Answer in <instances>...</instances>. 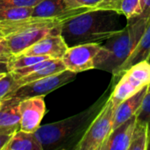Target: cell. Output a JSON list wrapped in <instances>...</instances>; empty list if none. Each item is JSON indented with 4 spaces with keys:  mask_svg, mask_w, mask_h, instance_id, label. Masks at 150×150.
<instances>
[{
    "mask_svg": "<svg viewBox=\"0 0 150 150\" xmlns=\"http://www.w3.org/2000/svg\"><path fill=\"white\" fill-rule=\"evenodd\" d=\"M115 11L93 8L64 20L61 35L68 47L105 42L124 26Z\"/></svg>",
    "mask_w": 150,
    "mask_h": 150,
    "instance_id": "obj_1",
    "label": "cell"
},
{
    "mask_svg": "<svg viewBox=\"0 0 150 150\" xmlns=\"http://www.w3.org/2000/svg\"><path fill=\"white\" fill-rule=\"evenodd\" d=\"M106 100L98 99L91 107L65 120L40 126L34 132L42 150H75L92 120Z\"/></svg>",
    "mask_w": 150,
    "mask_h": 150,
    "instance_id": "obj_2",
    "label": "cell"
},
{
    "mask_svg": "<svg viewBox=\"0 0 150 150\" xmlns=\"http://www.w3.org/2000/svg\"><path fill=\"white\" fill-rule=\"evenodd\" d=\"M148 24L149 18L142 17L127 20L126 26L102 45L103 48L97 57L95 69L113 74L132 54Z\"/></svg>",
    "mask_w": 150,
    "mask_h": 150,
    "instance_id": "obj_3",
    "label": "cell"
},
{
    "mask_svg": "<svg viewBox=\"0 0 150 150\" xmlns=\"http://www.w3.org/2000/svg\"><path fill=\"white\" fill-rule=\"evenodd\" d=\"M114 111L115 106L108 98L89 125L75 150H101L102 146L112 131Z\"/></svg>",
    "mask_w": 150,
    "mask_h": 150,
    "instance_id": "obj_4",
    "label": "cell"
},
{
    "mask_svg": "<svg viewBox=\"0 0 150 150\" xmlns=\"http://www.w3.org/2000/svg\"><path fill=\"white\" fill-rule=\"evenodd\" d=\"M115 84L109 98L115 108L124 100L134 95L150 83V63L138 62L127 69Z\"/></svg>",
    "mask_w": 150,
    "mask_h": 150,
    "instance_id": "obj_5",
    "label": "cell"
},
{
    "mask_svg": "<svg viewBox=\"0 0 150 150\" xmlns=\"http://www.w3.org/2000/svg\"><path fill=\"white\" fill-rule=\"evenodd\" d=\"M76 76V73L65 69L58 74L48 76L23 84L10 93L5 98H15L21 101L23 99L33 97H45L53 91L72 82Z\"/></svg>",
    "mask_w": 150,
    "mask_h": 150,
    "instance_id": "obj_6",
    "label": "cell"
},
{
    "mask_svg": "<svg viewBox=\"0 0 150 150\" xmlns=\"http://www.w3.org/2000/svg\"><path fill=\"white\" fill-rule=\"evenodd\" d=\"M102 48L103 46L98 43H86L69 47L62 61L66 69L76 74L95 69L97 57Z\"/></svg>",
    "mask_w": 150,
    "mask_h": 150,
    "instance_id": "obj_7",
    "label": "cell"
},
{
    "mask_svg": "<svg viewBox=\"0 0 150 150\" xmlns=\"http://www.w3.org/2000/svg\"><path fill=\"white\" fill-rule=\"evenodd\" d=\"M62 24L57 25H47L33 27L22 32L13 33L4 36L8 47L14 55L21 54L35 42L52 33H61Z\"/></svg>",
    "mask_w": 150,
    "mask_h": 150,
    "instance_id": "obj_8",
    "label": "cell"
},
{
    "mask_svg": "<svg viewBox=\"0 0 150 150\" xmlns=\"http://www.w3.org/2000/svg\"><path fill=\"white\" fill-rule=\"evenodd\" d=\"M20 129L29 133H34L40 126V122L46 113L44 97H33L23 99L19 102Z\"/></svg>",
    "mask_w": 150,
    "mask_h": 150,
    "instance_id": "obj_9",
    "label": "cell"
},
{
    "mask_svg": "<svg viewBox=\"0 0 150 150\" xmlns=\"http://www.w3.org/2000/svg\"><path fill=\"white\" fill-rule=\"evenodd\" d=\"M88 10L91 9L70 8L64 0H41L33 7L31 16L43 18H56L63 22L69 18H72Z\"/></svg>",
    "mask_w": 150,
    "mask_h": 150,
    "instance_id": "obj_10",
    "label": "cell"
},
{
    "mask_svg": "<svg viewBox=\"0 0 150 150\" xmlns=\"http://www.w3.org/2000/svg\"><path fill=\"white\" fill-rule=\"evenodd\" d=\"M68 47L61 33H52L40 39L19 54L47 55L53 59H62Z\"/></svg>",
    "mask_w": 150,
    "mask_h": 150,
    "instance_id": "obj_11",
    "label": "cell"
},
{
    "mask_svg": "<svg viewBox=\"0 0 150 150\" xmlns=\"http://www.w3.org/2000/svg\"><path fill=\"white\" fill-rule=\"evenodd\" d=\"M18 98H9L1 100L0 134L12 135L20 130V112Z\"/></svg>",
    "mask_w": 150,
    "mask_h": 150,
    "instance_id": "obj_12",
    "label": "cell"
},
{
    "mask_svg": "<svg viewBox=\"0 0 150 150\" xmlns=\"http://www.w3.org/2000/svg\"><path fill=\"white\" fill-rule=\"evenodd\" d=\"M135 123L136 115L113 128L101 150H129Z\"/></svg>",
    "mask_w": 150,
    "mask_h": 150,
    "instance_id": "obj_13",
    "label": "cell"
},
{
    "mask_svg": "<svg viewBox=\"0 0 150 150\" xmlns=\"http://www.w3.org/2000/svg\"><path fill=\"white\" fill-rule=\"evenodd\" d=\"M62 23V20L56 18H43L31 16L24 18L0 21V32L4 34V36H6L13 33L22 32L33 27L57 25Z\"/></svg>",
    "mask_w": 150,
    "mask_h": 150,
    "instance_id": "obj_14",
    "label": "cell"
},
{
    "mask_svg": "<svg viewBox=\"0 0 150 150\" xmlns=\"http://www.w3.org/2000/svg\"><path fill=\"white\" fill-rule=\"evenodd\" d=\"M150 54V22H149L147 28L134 47L129 57L120 65V67L112 74L113 78L120 77L127 69H128L133 65L147 61Z\"/></svg>",
    "mask_w": 150,
    "mask_h": 150,
    "instance_id": "obj_15",
    "label": "cell"
},
{
    "mask_svg": "<svg viewBox=\"0 0 150 150\" xmlns=\"http://www.w3.org/2000/svg\"><path fill=\"white\" fill-rule=\"evenodd\" d=\"M148 92V86L144 87L142 90L127 98L123 102H121L114 111L113 116V126L112 129L130 119L131 117L136 115L139 108L142 105L143 98Z\"/></svg>",
    "mask_w": 150,
    "mask_h": 150,
    "instance_id": "obj_16",
    "label": "cell"
},
{
    "mask_svg": "<svg viewBox=\"0 0 150 150\" xmlns=\"http://www.w3.org/2000/svg\"><path fill=\"white\" fill-rule=\"evenodd\" d=\"M4 150H42L34 133L18 130L14 133Z\"/></svg>",
    "mask_w": 150,
    "mask_h": 150,
    "instance_id": "obj_17",
    "label": "cell"
},
{
    "mask_svg": "<svg viewBox=\"0 0 150 150\" xmlns=\"http://www.w3.org/2000/svg\"><path fill=\"white\" fill-rule=\"evenodd\" d=\"M66 68L62 61V59H54L52 61V62H50L48 65L18 79V80H15L14 84H13V89L11 91V92L13 91H15L16 89H18V87H20L23 84H25L27 83L48 76H52L54 74H58L63 70H65Z\"/></svg>",
    "mask_w": 150,
    "mask_h": 150,
    "instance_id": "obj_18",
    "label": "cell"
},
{
    "mask_svg": "<svg viewBox=\"0 0 150 150\" xmlns=\"http://www.w3.org/2000/svg\"><path fill=\"white\" fill-rule=\"evenodd\" d=\"M149 142V131L148 124L136 120L129 150H148Z\"/></svg>",
    "mask_w": 150,
    "mask_h": 150,
    "instance_id": "obj_19",
    "label": "cell"
},
{
    "mask_svg": "<svg viewBox=\"0 0 150 150\" xmlns=\"http://www.w3.org/2000/svg\"><path fill=\"white\" fill-rule=\"evenodd\" d=\"M51 59V57L47 55H26V54H17L13 55L10 61L7 62L10 71L14 69H21L26 66H31L33 64L43 62L45 60Z\"/></svg>",
    "mask_w": 150,
    "mask_h": 150,
    "instance_id": "obj_20",
    "label": "cell"
},
{
    "mask_svg": "<svg viewBox=\"0 0 150 150\" xmlns=\"http://www.w3.org/2000/svg\"><path fill=\"white\" fill-rule=\"evenodd\" d=\"M118 12L124 15L127 20L141 17L142 14V0H121Z\"/></svg>",
    "mask_w": 150,
    "mask_h": 150,
    "instance_id": "obj_21",
    "label": "cell"
},
{
    "mask_svg": "<svg viewBox=\"0 0 150 150\" xmlns=\"http://www.w3.org/2000/svg\"><path fill=\"white\" fill-rule=\"evenodd\" d=\"M32 11H33V7L0 9V21L28 18V17H31Z\"/></svg>",
    "mask_w": 150,
    "mask_h": 150,
    "instance_id": "obj_22",
    "label": "cell"
},
{
    "mask_svg": "<svg viewBox=\"0 0 150 150\" xmlns=\"http://www.w3.org/2000/svg\"><path fill=\"white\" fill-rule=\"evenodd\" d=\"M136 120L144 121L149 126L150 136V92H147L141 107L136 112Z\"/></svg>",
    "mask_w": 150,
    "mask_h": 150,
    "instance_id": "obj_23",
    "label": "cell"
},
{
    "mask_svg": "<svg viewBox=\"0 0 150 150\" xmlns=\"http://www.w3.org/2000/svg\"><path fill=\"white\" fill-rule=\"evenodd\" d=\"M14 82L15 80L11 72L6 73L0 78V101L4 99L11 92Z\"/></svg>",
    "mask_w": 150,
    "mask_h": 150,
    "instance_id": "obj_24",
    "label": "cell"
},
{
    "mask_svg": "<svg viewBox=\"0 0 150 150\" xmlns=\"http://www.w3.org/2000/svg\"><path fill=\"white\" fill-rule=\"evenodd\" d=\"M41 0H0V9L33 7Z\"/></svg>",
    "mask_w": 150,
    "mask_h": 150,
    "instance_id": "obj_25",
    "label": "cell"
},
{
    "mask_svg": "<svg viewBox=\"0 0 150 150\" xmlns=\"http://www.w3.org/2000/svg\"><path fill=\"white\" fill-rule=\"evenodd\" d=\"M70 8H96L102 0H64Z\"/></svg>",
    "mask_w": 150,
    "mask_h": 150,
    "instance_id": "obj_26",
    "label": "cell"
},
{
    "mask_svg": "<svg viewBox=\"0 0 150 150\" xmlns=\"http://www.w3.org/2000/svg\"><path fill=\"white\" fill-rule=\"evenodd\" d=\"M14 54L10 50L4 37L0 39V62H8Z\"/></svg>",
    "mask_w": 150,
    "mask_h": 150,
    "instance_id": "obj_27",
    "label": "cell"
},
{
    "mask_svg": "<svg viewBox=\"0 0 150 150\" xmlns=\"http://www.w3.org/2000/svg\"><path fill=\"white\" fill-rule=\"evenodd\" d=\"M120 1L121 0H102V2L96 8L102 10H111L118 12Z\"/></svg>",
    "mask_w": 150,
    "mask_h": 150,
    "instance_id": "obj_28",
    "label": "cell"
},
{
    "mask_svg": "<svg viewBox=\"0 0 150 150\" xmlns=\"http://www.w3.org/2000/svg\"><path fill=\"white\" fill-rule=\"evenodd\" d=\"M142 14L141 15V17L149 18L150 16V0H142Z\"/></svg>",
    "mask_w": 150,
    "mask_h": 150,
    "instance_id": "obj_29",
    "label": "cell"
},
{
    "mask_svg": "<svg viewBox=\"0 0 150 150\" xmlns=\"http://www.w3.org/2000/svg\"><path fill=\"white\" fill-rule=\"evenodd\" d=\"M11 135L9 134H0V150H4V148L11 139Z\"/></svg>",
    "mask_w": 150,
    "mask_h": 150,
    "instance_id": "obj_30",
    "label": "cell"
},
{
    "mask_svg": "<svg viewBox=\"0 0 150 150\" xmlns=\"http://www.w3.org/2000/svg\"><path fill=\"white\" fill-rule=\"evenodd\" d=\"M11 72L8 67V63L7 62H0V74H6Z\"/></svg>",
    "mask_w": 150,
    "mask_h": 150,
    "instance_id": "obj_31",
    "label": "cell"
},
{
    "mask_svg": "<svg viewBox=\"0 0 150 150\" xmlns=\"http://www.w3.org/2000/svg\"><path fill=\"white\" fill-rule=\"evenodd\" d=\"M148 150H150V136H149V146H148Z\"/></svg>",
    "mask_w": 150,
    "mask_h": 150,
    "instance_id": "obj_32",
    "label": "cell"
},
{
    "mask_svg": "<svg viewBox=\"0 0 150 150\" xmlns=\"http://www.w3.org/2000/svg\"><path fill=\"white\" fill-rule=\"evenodd\" d=\"M148 92H150V83L148 85Z\"/></svg>",
    "mask_w": 150,
    "mask_h": 150,
    "instance_id": "obj_33",
    "label": "cell"
},
{
    "mask_svg": "<svg viewBox=\"0 0 150 150\" xmlns=\"http://www.w3.org/2000/svg\"><path fill=\"white\" fill-rule=\"evenodd\" d=\"M3 37H4V34L0 32V39H1V38H3Z\"/></svg>",
    "mask_w": 150,
    "mask_h": 150,
    "instance_id": "obj_34",
    "label": "cell"
},
{
    "mask_svg": "<svg viewBox=\"0 0 150 150\" xmlns=\"http://www.w3.org/2000/svg\"><path fill=\"white\" fill-rule=\"evenodd\" d=\"M4 75H5V74H0V78H1V77H3Z\"/></svg>",
    "mask_w": 150,
    "mask_h": 150,
    "instance_id": "obj_35",
    "label": "cell"
},
{
    "mask_svg": "<svg viewBox=\"0 0 150 150\" xmlns=\"http://www.w3.org/2000/svg\"><path fill=\"white\" fill-rule=\"evenodd\" d=\"M147 61H148V62H149L150 63V54H149V58H148V60H147Z\"/></svg>",
    "mask_w": 150,
    "mask_h": 150,
    "instance_id": "obj_36",
    "label": "cell"
},
{
    "mask_svg": "<svg viewBox=\"0 0 150 150\" xmlns=\"http://www.w3.org/2000/svg\"><path fill=\"white\" fill-rule=\"evenodd\" d=\"M149 22H150V16H149Z\"/></svg>",
    "mask_w": 150,
    "mask_h": 150,
    "instance_id": "obj_37",
    "label": "cell"
},
{
    "mask_svg": "<svg viewBox=\"0 0 150 150\" xmlns=\"http://www.w3.org/2000/svg\"><path fill=\"white\" fill-rule=\"evenodd\" d=\"M0 106H1V101H0Z\"/></svg>",
    "mask_w": 150,
    "mask_h": 150,
    "instance_id": "obj_38",
    "label": "cell"
}]
</instances>
